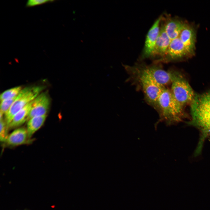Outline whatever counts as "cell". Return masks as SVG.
Returning a JSON list of instances; mask_svg holds the SVG:
<instances>
[{"mask_svg":"<svg viewBox=\"0 0 210 210\" xmlns=\"http://www.w3.org/2000/svg\"><path fill=\"white\" fill-rule=\"evenodd\" d=\"M163 23L165 31L172 40L179 37L187 23L175 18H167Z\"/></svg>","mask_w":210,"mask_h":210,"instance_id":"cell-12","label":"cell"},{"mask_svg":"<svg viewBox=\"0 0 210 210\" xmlns=\"http://www.w3.org/2000/svg\"><path fill=\"white\" fill-rule=\"evenodd\" d=\"M162 17L161 15L156 20L147 33L142 53L143 58L150 57L154 50L159 33L160 23Z\"/></svg>","mask_w":210,"mask_h":210,"instance_id":"cell-7","label":"cell"},{"mask_svg":"<svg viewBox=\"0 0 210 210\" xmlns=\"http://www.w3.org/2000/svg\"><path fill=\"white\" fill-rule=\"evenodd\" d=\"M142 64L145 69L158 84L165 87L171 83L169 71H165L156 64L149 65L143 64Z\"/></svg>","mask_w":210,"mask_h":210,"instance_id":"cell-9","label":"cell"},{"mask_svg":"<svg viewBox=\"0 0 210 210\" xmlns=\"http://www.w3.org/2000/svg\"><path fill=\"white\" fill-rule=\"evenodd\" d=\"M32 102L33 101L28 103L15 115L8 126V129L16 127L27 121Z\"/></svg>","mask_w":210,"mask_h":210,"instance_id":"cell-14","label":"cell"},{"mask_svg":"<svg viewBox=\"0 0 210 210\" xmlns=\"http://www.w3.org/2000/svg\"><path fill=\"white\" fill-rule=\"evenodd\" d=\"M16 97L1 101L0 112L3 114H5L10 108Z\"/></svg>","mask_w":210,"mask_h":210,"instance_id":"cell-17","label":"cell"},{"mask_svg":"<svg viewBox=\"0 0 210 210\" xmlns=\"http://www.w3.org/2000/svg\"><path fill=\"white\" fill-rule=\"evenodd\" d=\"M209 141H210V139H209Z\"/></svg>","mask_w":210,"mask_h":210,"instance_id":"cell-20","label":"cell"},{"mask_svg":"<svg viewBox=\"0 0 210 210\" xmlns=\"http://www.w3.org/2000/svg\"><path fill=\"white\" fill-rule=\"evenodd\" d=\"M179 37L189 56L193 55L195 53L196 41V33L194 28L187 24Z\"/></svg>","mask_w":210,"mask_h":210,"instance_id":"cell-10","label":"cell"},{"mask_svg":"<svg viewBox=\"0 0 210 210\" xmlns=\"http://www.w3.org/2000/svg\"><path fill=\"white\" fill-rule=\"evenodd\" d=\"M183 107L176 99L171 90L165 88L159 97L156 109L158 111L160 120L167 126L177 123L185 117Z\"/></svg>","mask_w":210,"mask_h":210,"instance_id":"cell-3","label":"cell"},{"mask_svg":"<svg viewBox=\"0 0 210 210\" xmlns=\"http://www.w3.org/2000/svg\"><path fill=\"white\" fill-rule=\"evenodd\" d=\"M22 89L21 87L18 86L4 91L0 95L1 101L16 97Z\"/></svg>","mask_w":210,"mask_h":210,"instance_id":"cell-16","label":"cell"},{"mask_svg":"<svg viewBox=\"0 0 210 210\" xmlns=\"http://www.w3.org/2000/svg\"><path fill=\"white\" fill-rule=\"evenodd\" d=\"M189 56L184 45L178 37L171 40L164 55L157 62H168Z\"/></svg>","mask_w":210,"mask_h":210,"instance_id":"cell-6","label":"cell"},{"mask_svg":"<svg viewBox=\"0 0 210 210\" xmlns=\"http://www.w3.org/2000/svg\"><path fill=\"white\" fill-rule=\"evenodd\" d=\"M190 104L191 119L188 124L197 128L200 132L196 149L200 151L205 139L210 136V90L196 95Z\"/></svg>","mask_w":210,"mask_h":210,"instance_id":"cell-1","label":"cell"},{"mask_svg":"<svg viewBox=\"0 0 210 210\" xmlns=\"http://www.w3.org/2000/svg\"><path fill=\"white\" fill-rule=\"evenodd\" d=\"M169 71L172 84L170 90L174 97L183 107L191 104L196 95L189 83L178 72Z\"/></svg>","mask_w":210,"mask_h":210,"instance_id":"cell-4","label":"cell"},{"mask_svg":"<svg viewBox=\"0 0 210 210\" xmlns=\"http://www.w3.org/2000/svg\"><path fill=\"white\" fill-rule=\"evenodd\" d=\"M43 88V86H30L21 90L5 114V122L7 127L15 115L27 104L33 101Z\"/></svg>","mask_w":210,"mask_h":210,"instance_id":"cell-5","label":"cell"},{"mask_svg":"<svg viewBox=\"0 0 210 210\" xmlns=\"http://www.w3.org/2000/svg\"><path fill=\"white\" fill-rule=\"evenodd\" d=\"M123 65L141 89L147 102L156 109L158 98L165 87L157 82L145 69L142 64L134 66Z\"/></svg>","mask_w":210,"mask_h":210,"instance_id":"cell-2","label":"cell"},{"mask_svg":"<svg viewBox=\"0 0 210 210\" xmlns=\"http://www.w3.org/2000/svg\"><path fill=\"white\" fill-rule=\"evenodd\" d=\"M0 139L1 141L6 142L8 136L7 130L8 129L7 124L3 119L0 120Z\"/></svg>","mask_w":210,"mask_h":210,"instance_id":"cell-18","label":"cell"},{"mask_svg":"<svg viewBox=\"0 0 210 210\" xmlns=\"http://www.w3.org/2000/svg\"><path fill=\"white\" fill-rule=\"evenodd\" d=\"M171 41L165 31L164 24L162 22L154 49L150 57H159L160 58L162 57L164 55Z\"/></svg>","mask_w":210,"mask_h":210,"instance_id":"cell-11","label":"cell"},{"mask_svg":"<svg viewBox=\"0 0 210 210\" xmlns=\"http://www.w3.org/2000/svg\"><path fill=\"white\" fill-rule=\"evenodd\" d=\"M46 117V115L36 116L28 120L27 130L29 138H31L33 134L42 126Z\"/></svg>","mask_w":210,"mask_h":210,"instance_id":"cell-15","label":"cell"},{"mask_svg":"<svg viewBox=\"0 0 210 210\" xmlns=\"http://www.w3.org/2000/svg\"><path fill=\"white\" fill-rule=\"evenodd\" d=\"M50 104L49 97L46 93L39 94L33 101L27 121L35 117L46 115Z\"/></svg>","mask_w":210,"mask_h":210,"instance_id":"cell-8","label":"cell"},{"mask_svg":"<svg viewBox=\"0 0 210 210\" xmlns=\"http://www.w3.org/2000/svg\"><path fill=\"white\" fill-rule=\"evenodd\" d=\"M55 1L54 0H29L26 3V7H32L46 3L52 2Z\"/></svg>","mask_w":210,"mask_h":210,"instance_id":"cell-19","label":"cell"},{"mask_svg":"<svg viewBox=\"0 0 210 210\" xmlns=\"http://www.w3.org/2000/svg\"><path fill=\"white\" fill-rule=\"evenodd\" d=\"M28 138L27 130L21 128L15 130L8 135L5 142L9 145L16 146L25 143Z\"/></svg>","mask_w":210,"mask_h":210,"instance_id":"cell-13","label":"cell"}]
</instances>
